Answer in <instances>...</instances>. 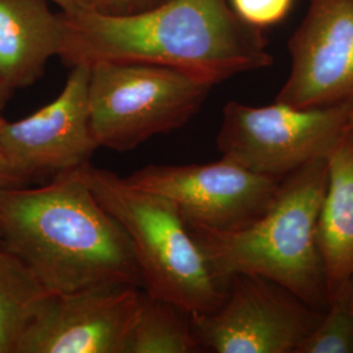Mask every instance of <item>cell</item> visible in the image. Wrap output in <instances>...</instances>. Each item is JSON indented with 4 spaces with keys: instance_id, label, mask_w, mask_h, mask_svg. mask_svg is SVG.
<instances>
[{
    "instance_id": "6da1fadb",
    "label": "cell",
    "mask_w": 353,
    "mask_h": 353,
    "mask_svg": "<svg viewBox=\"0 0 353 353\" xmlns=\"http://www.w3.org/2000/svg\"><path fill=\"white\" fill-rule=\"evenodd\" d=\"M59 55L67 65H163L217 85L272 64L262 30L242 23L228 0H168L144 12L64 13Z\"/></svg>"
},
{
    "instance_id": "7a4b0ae2",
    "label": "cell",
    "mask_w": 353,
    "mask_h": 353,
    "mask_svg": "<svg viewBox=\"0 0 353 353\" xmlns=\"http://www.w3.org/2000/svg\"><path fill=\"white\" fill-rule=\"evenodd\" d=\"M0 249L20 259L51 294L103 285L144 288L126 230L79 169L39 188L0 192Z\"/></svg>"
},
{
    "instance_id": "3957f363",
    "label": "cell",
    "mask_w": 353,
    "mask_h": 353,
    "mask_svg": "<svg viewBox=\"0 0 353 353\" xmlns=\"http://www.w3.org/2000/svg\"><path fill=\"white\" fill-rule=\"evenodd\" d=\"M327 156L283 178L270 207L248 227L216 232L188 225L224 287L236 275L268 279L318 312L330 303L318 217L327 186Z\"/></svg>"
},
{
    "instance_id": "277c9868",
    "label": "cell",
    "mask_w": 353,
    "mask_h": 353,
    "mask_svg": "<svg viewBox=\"0 0 353 353\" xmlns=\"http://www.w3.org/2000/svg\"><path fill=\"white\" fill-rule=\"evenodd\" d=\"M102 207L126 230L144 288L190 314L214 312L225 296L176 203L88 163L79 169Z\"/></svg>"
},
{
    "instance_id": "5b68a950",
    "label": "cell",
    "mask_w": 353,
    "mask_h": 353,
    "mask_svg": "<svg viewBox=\"0 0 353 353\" xmlns=\"http://www.w3.org/2000/svg\"><path fill=\"white\" fill-rule=\"evenodd\" d=\"M89 68L92 134L99 147L112 151H132L185 126L214 87L163 65L100 62Z\"/></svg>"
},
{
    "instance_id": "8992f818",
    "label": "cell",
    "mask_w": 353,
    "mask_h": 353,
    "mask_svg": "<svg viewBox=\"0 0 353 353\" xmlns=\"http://www.w3.org/2000/svg\"><path fill=\"white\" fill-rule=\"evenodd\" d=\"M352 102L296 108L278 101L267 106L229 101L223 109L217 150L223 159L252 173L281 181L328 156L350 126Z\"/></svg>"
},
{
    "instance_id": "52a82bcc",
    "label": "cell",
    "mask_w": 353,
    "mask_h": 353,
    "mask_svg": "<svg viewBox=\"0 0 353 353\" xmlns=\"http://www.w3.org/2000/svg\"><path fill=\"white\" fill-rule=\"evenodd\" d=\"M322 316L268 279L236 275L214 312L191 314V323L205 352L296 353Z\"/></svg>"
},
{
    "instance_id": "ba28073f",
    "label": "cell",
    "mask_w": 353,
    "mask_h": 353,
    "mask_svg": "<svg viewBox=\"0 0 353 353\" xmlns=\"http://www.w3.org/2000/svg\"><path fill=\"white\" fill-rule=\"evenodd\" d=\"M125 179L176 203L190 227L216 232L252 224L270 207L280 185L223 157L210 164L148 165Z\"/></svg>"
},
{
    "instance_id": "9c48e42d",
    "label": "cell",
    "mask_w": 353,
    "mask_h": 353,
    "mask_svg": "<svg viewBox=\"0 0 353 353\" xmlns=\"http://www.w3.org/2000/svg\"><path fill=\"white\" fill-rule=\"evenodd\" d=\"M89 76V65H74L54 101L0 128V148L26 185L80 169L99 148L90 127Z\"/></svg>"
},
{
    "instance_id": "30bf717a",
    "label": "cell",
    "mask_w": 353,
    "mask_h": 353,
    "mask_svg": "<svg viewBox=\"0 0 353 353\" xmlns=\"http://www.w3.org/2000/svg\"><path fill=\"white\" fill-rule=\"evenodd\" d=\"M143 288L103 285L50 294L16 353H125Z\"/></svg>"
},
{
    "instance_id": "8fae6325",
    "label": "cell",
    "mask_w": 353,
    "mask_h": 353,
    "mask_svg": "<svg viewBox=\"0 0 353 353\" xmlns=\"http://www.w3.org/2000/svg\"><path fill=\"white\" fill-rule=\"evenodd\" d=\"M288 48L290 75L275 101L296 108L353 101V0H312Z\"/></svg>"
},
{
    "instance_id": "7c38bea8",
    "label": "cell",
    "mask_w": 353,
    "mask_h": 353,
    "mask_svg": "<svg viewBox=\"0 0 353 353\" xmlns=\"http://www.w3.org/2000/svg\"><path fill=\"white\" fill-rule=\"evenodd\" d=\"M49 0H0V79L12 92L33 85L59 55L61 13Z\"/></svg>"
},
{
    "instance_id": "4fadbf2b",
    "label": "cell",
    "mask_w": 353,
    "mask_h": 353,
    "mask_svg": "<svg viewBox=\"0 0 353 353\" xmlns=\"http://www.w3.org/2000/svg\"><path fill=\"white\" fill-rule=\"evenodd\" d=\"M327 186L318 217L328 297L353 276V128L347 127L327 156Z\"/></svg>"
},
{
    "instance_id": "5bb4252c",
    "label": "cell",
    "mask_w": 353,
    "mask_h": 353,
    "mask_svg": "<svg viewBox=\"0 0 353 353\" xmlns=\"http://www.w3.org/2000/svg\"><path fill=\"white\" fill-rule=\"evenodd\" d=\"M195 352L202 351L189 312L141 290L138 314L127 336L125 353Z\"/></svg>"
},
{
    "instance_id": "9a60e30c",
    "label": "cell",
    "mask_w": 353,
    "mask_h": 353,
    "mask_svg": "<svg viewBox=\"0 0 353 353\" xmlns=\"http://www.w3.org/2000/svg\"><path fill=\"white\" fill-rule=\"evenodd\" d=\"M50 294L20 259L0 249V353H16L26 326Z\"/></svg>"
},
{
    "instance_id": "2e32d148",
    "label": "cell",
    "mask_w": 353,
    "mask_h": 353,
    "mask_svg": "<svg viewBox=\"0 0 353 353\" xmlns=\"http://www.w3.org/2000/svg\"><path fill=\"white\" fill-rule=\"evenodd\" d=\"M296 353H353V276L336 290Z\"/></svg>"
},
{
    "instance_id": "e0dca14e",
    "label": "cell",
    "mask_w": 353,
    "mask_h": 353,
    "mask_svg": "<svg viewBox=\"0 0 353 353\" xmlns=\"http://www.w3.org/2000/svg\"><path fill=\"white\" fill-rule=\"evenodd\" d=\"M242 23L255 29L281 23L290 12L294 0H228Z\"/></svg>"
},
{
    "instance_id": "ac0fdd59",
    "label": "cell",
    "mask_w": 353,
    "mask_h": 353,
    "mask_svg": "<svg viewBox=\"0 0 353 353\" xmlns=\"http://www.w3.org/2000/svg\"><path fill=\"white\" fill-rule=\"evenodd\" d=\"M92 10L106 14H132L144 12L168 0H89Z\"/></svg>"
},
{
    "instance_id": "d6986e66",
    "label": "cell",
    "mask_w": 353,
    "mask_h": 353,
    "mask_svg": "<svg viewBox=\"0 0 353 353\" xmlns=\"http://www.w3.org/2000/svg\"><path fill=\"white\" fill-rule=\"evenodd\" d=\"M20 186H26V182L14 172L7 156L0 148V192L3 190L20 188Z\"/></svg>"
},
{
    "instance_id": "ffe728a7",
    "label": "cell",
    "mask_w": 353,
    "mask_h": 353,
    "mask_svg": "<svg viewBox=\"0 0 353 353\" xmlns=\"http://www.w3.org/2000/svg\"><path fill=\"white\" fill-rule=\"evenodd\" d=\"M51 3L57 4L62 12L77 13L92 10L89 0H49Z\"/></svg>"
},
{
    "instance_id": "44dd1931",
    "label": "cell",
    "mask_w": 353,
    "mask_h": 353,
    "mask_svg": "<svg viewBox=\"0 0 353 353\" xmlns=\"http://www.w3.org/2000/svg\"><path fill=\"white\" fill-rule=\"evenodd\" d=\"M12 93V90L8 88V87L1 81V79H0V113H1L3 109L6 108V105H7L8 100L11 99Z\"/></svg>"
},
{
    "instance_id": "7402d4cb",
    "label": "cell",
    "mask_w": 353,
    "mask_h": 353,
    "mask_svg": "<svg viewBox=\"0 0 353 353\" xmlns=\"http://www.w3.org/2000/svg\"><path fill=\"white\" fill-rule=\"evenodd\" d=\"M350 126L353 128V102L352 106H351V112H350Z\"/></svg>"
},
{
    "instance_id": "603a6c76",
    "label": "cell",
    "mask_w": 353,
    "mask_h": 353,
    "mask_svg": "<svg viewBox=\"0 0 353 353\" xmlns=\"http://www.w3.org/2000/svg\"><path fill=\"white\" fill-rule=\"evenodd\" d=\"M7 122V119L3 117V114L0 113V128L3 127V125Z\"/></svg>"
}]
</instances>
